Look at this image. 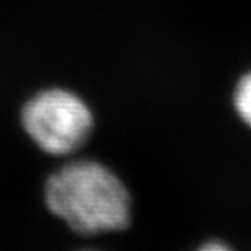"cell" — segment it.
<instances>
[{
    "label": "cell",
    "mask_w": 251,
    "mask_h": 251,
    "mask_svg": "<svg viewBox=\"0 0 251 251\" xmlns=\"http://www.w3.org/2000/svg\"><path fill=\"white\" fill-rule=\"evenodd\" d=\"M233 107L243 124L251 128V72L245 73L235 86Z\"/></svg>",
    "instance_id": "3957f363"
},
{
    "label": "cell",
    "mask_w": 251,
    "mask_h": 251,
    "mask_svg": "<svg viewBox=\"0 0 251 251\" xmlns=\"http://www.w3.org/2000/svg\"><path fill=\"white\" fill-rule=\"evenodd\" d=\"M23 125L41 149L49 154L76 151L93 130L88 105L63 89L39 93L25 105Z\"/></svg>",
    "instance_id": "7a4b0ae2"
},
{
    "label": "cell",
    "mask_w": 251,
    "mask_h": 251,
    "mask_svg": "<svg viewBox=\"0 0 251 251\" xmlns=\"http://www.w3.org/2000/svg\"><path fill=\"white\" fill-rule=\"evenodd\" d=\"M198 251H232V250L221 242H211V243H206L204 247H201Z\"/></svg>",
    "instance_id": "277c9868"
},
{
    "label": "cell",
    "mask_w": 251,
    "mask_h": 251,
    "mask_svg": "<svg viewBox=\"0 0 251 251\" xmlns=\"http://www.w3.org/2000/svg\"><path fill=\"white\" fill-rule=\"evenodd\" d=\"M46 201L73 230L93 235L122 230L130 222V196L102 164H68L47 181Z\"/></svg>",
    "instance_id": "6da1fadb"
}]
</instances>
